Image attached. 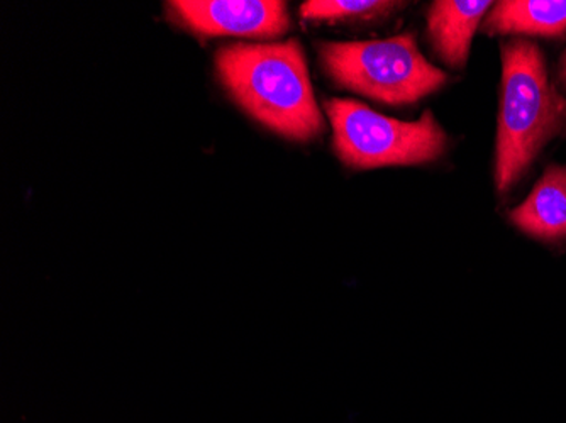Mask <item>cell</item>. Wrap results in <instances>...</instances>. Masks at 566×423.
I'll return each mask as SVG.
<instances>
[{"instance_id": "6da1fadb", "label": "cell", "mask_w": 566, "mask_h": 423, "mask_svg": "<svg viewBox=\"0 0 566 423\" xmlns=\"http://www.w3.org/2000/svg\"><path fill=\"white\" fill-rule=\"evenodd\" d=\"M216 65L229 94L263 126L295 141H311L323 133V116L297 40L226 46L218 51Z\"/></svg>"}, {"instance_id": "ba28073f", "label": "cell", "mask_w": 566, "mask_h": 423, "mask_svg": "<svg viewBox=\"0 0 566 423\" xmlns=\"http://www.w3.org/2000/svg\"><path fill=\"white\" fill-rule=\"evenodd\" d=\"M489 34H530V36H562L566 31V0L534 2L504 0L492 8L483 24Z\"/></svg>"}, {"instance_id": "8992f818", "label": "cell", "mask_w": 566, "mask_h": 423, "mask_svg": "<svg viewBox=\"0 0 566 423\" xmlns=\"http://www.w3.org/2000/svg\"><path fill=\"white\" fill-rule=\"evenodd\" d=\"M509 219L533 240L549 244L565 241L566 167H548L530 197L511 210Z\"/></svg>"}, {"instance_id": "3957f363", "label": "cell", "mask_w": 566, "mask_h": 423, "mask_svg": "<svg viewBox=\"0 0 566 423\" xmlns=\"http://www.w3.org/2000/svg\"><path fill=\"white\" fill-rule=\"evenodd\" d=\"M319 53L334 82L384 104H415L448 82L447 73L424 59L412 34L364 43H326Z\"/></svg>"}, {"instance_id": "52a82bcc", "label": "cell", "mask_w": 566, "mask_h": 423, "mask_svg": "<svg viewBox=\"0 0 566 423\" xmlns=\"http://www.w3.org/2000/svg\"><path fill=\"white\" fill-rule=\"evenodd\" d=\"M491 6L489 0H438L429 9V38L451 68L465 66L476 28Z\"/></svg>"}, {"instance_id": "277c9868", "label": "cell", "mask_w": 566, "mask_h": 423, "mask_svg": "<svg viewBox=\"0 0 566 423\" xmlns=\"http://www.w3.org/2000/svg\"><path fill=\"white\" fill-rule=\"evenodd\" d=\"M334 149L353 168L422 165L447 151L448 136L431 110L416 123L385 117L365 104L346 98L326 102Z\"/></svg>"}, {"instance_id": "7a4b0ae2", "label": "cell", "mask_w": 566, "mask_h": 423, "mask_svg": "<svg viewBox=\"0 0 566 423\" xmlns=\"http://www.w3.org/2000/svg\"><path fill=\"white\" fill-rule=\"evenodd\" d=\"M566 133V98L549 82L545 56L531 41L502 44V94L495 184L507 192L552 139Z\"/></svg>"}, {"instance_id": "30bf717a", "label": "cell", "mask_w": 566, "mask_h": 423, "mask_svg": "<svg viewBox=\"0 0 566 423\" xmlns=\"http://www.w3.org/2000/svg\"><path fill=\"white\" fill-rule=\"evenodd\" d=\"M559 81L566 87V51L565 55H563L562 63H559Z\"/></svg>"}, {"instance_id": "9c48e42d", "label": "cell", "mask_w": 566, "mask_h": 423, "mask_svg": "<svg viewBox=\"0 0 566 423\" xmlns=\"http://www.w3.org/2000/svg\"><path fill=\"white\" fill-rule=\"evenodd\" d=\"M400 2L384 0H311L301 8L305 21H370L400 8Z\"/></svg>"}, {"instance_id": "5b68a950", "label": "cell", "mask_w": 566, "mask_h": 423, "mask_svg": "<svg viewBox=\"0 0 566 423\" xmlns=\"http://www.w3.org/2000/svg\"><path fill=\"white\" fill-rule=\"evenodd\" d=\"M168 6L203 36L276 38L291 24L287 4L279 0H175Z\"/></svg>"}]
</instances>
